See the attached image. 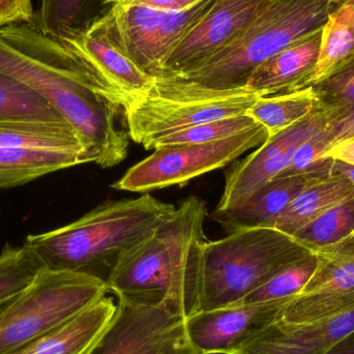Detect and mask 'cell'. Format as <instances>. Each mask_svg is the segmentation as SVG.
I'll return each instance as SVG.
<instances>
[{
    "label": "cell",
    "mask_w": 354,
    "mask_h": 354,
    "mask_svg": "<svg viewBox=\"0 0 354 354\" xmlns=\"http://www.w3.org/2000/svg\"><path fill=\"white\" fill-rule=\"evenodd\" d=\"M266 2L214 0L208 14L170 54L161 78L195 70L230 47L247 30Z\"/></svg>",
    "instance_id": "obj_12"
},
{
    "label": "cell",
    "mask_w": 354,
    "mask_h": 354,
    "mask_svg": "<svg viewBox=\"0 0 354 354\" xmlns=\"http://www.w3.org/2000/svg\"><path fill=\"white\" fill-rule=\"evenodd\" d=\"M214 0H204L192 8L174 12H162L159 32V56L162 64L183 39L208 14Z\"/></svg>",
    "instance_id": "obj_32"
},
{
    "label": "cell",
    "mask_w": 354,
    "mask_h": 354,
    "mask_svg": "<svg viewBox=\"0 0 354 354\" xmlns=\"http://www.w3.org/2000/svg\"><path fill=\"white\" fill-rule=\"evenodd\" d=\"M0 147L78 151L86 155L80 137L66 120L0 118Z\"/></svg>",
    "instance_id": "obj_20"
},
{
    "label": "cell",
    "mask_w": 354,
    "mask_h": 354,
    "mask_svg": "<svg viewBox=\"0 0 354 354\" xmlns=\"http://www.w3.org/2000/svg\"><path fill=\"white\" fill-rule=\"evenodd\" d=\"M0 73L62 114L80 137L89 163L111 168L126 159V104L64 41L27 23L0 28Z\"/></svg>",
    "instance_id": "obj_1"
},
{
    "label": "cell",
    "mask_w": 354,
    "mask_h": 354,
    "mask_svg": "<svg viewBox=\"0 0 354 354\" xmlns=\"http://www.w3.org/2000/svg\"><path fill=\"white\" fill-rule=\"evenodd\" d=\"M324 158H330V159L354 165V139L341 141L333 145L324 153Z\"/></svg>",
    "instance_id": "obj_37"
},
{
    "label": "cell",
    "mask_w": 354,
    "mask_h": 354,
    "mask_svg": "<svg viewBox=\"0 0 354 354\" xmlns=\"http://www.w3.org/2000/svg\"><path fill=\"white\" fill-rule=\"evenodd\" d=\"M104 281L86 274L43 268L0 313V354H8L105 297Z\"/></svg>",
    "instance_id": "obj_7"
},
{
    "label": "cell",
    "mask_w": 354,
    "mask_h": 354,
    "mask_svg": "<svg viewBox=\"0 0 354 354\" xmlns=\"http://www.w3.org/2000/svg\"><path fill=\"white\" fill-rule=\"evenodd\" d=\"M109 6H141L161 12H174L192 8L204 0H101Z\"/></svg>",
    "instance_id": "obj_35"
},
{
    "label": "cell",
    "mask_w": 354,
    "mask_h": 354,
    "mask_svg": "<svg viewBox=\"0 0 354 354\" xmlns=\"http://www.w3.org/2000/svg\"><path fill=\"white\" fill-rule=\"evenodd\" d=\"M255 124H257V122L248 114L212 120V122L198 124L187 130L179 131L174 134L158 139L151 145L149 149H156L158 147H168V145L212 142V141L239 134Z\"/></svg>",
    "instance_id": "obj_31"
},
{
    "label": "cell",
    "mask_w": 354,
    "mask_h": 354,
    "mask_svg": "<svg viewBox=\"0 0 354 354\" xmlns=\"http://www.w3.org/2000/svg\"><path fill=\"white\" fill-rule=\"evenodd\" d=\"M161 10L141 6H110L95 18L109 39L143 72L161 78L163 64L159 56Z\"/></svg>",
    "instance_id": "obj_16"
},
{
    "label": "cell",
    "mask_w": 354,
    "mask_h": 354,
    "mask_svg": "<svg viewBox=\"0 0 354 354\" xmlns=\"http://www.w3.org/2000/svg\"><path fill=\"white\" fill-rule=\"evenodd\" d=\"M314 253L317 266L313 276L297 297L283 306L276 320L309 324L354 307V234Z\"/></svg>",
    "instance_id": "obj_10"
},
{
    "label": "cell",
    "mask_w": 354,
    "mask_h": 354,
    "mask_svg": "<svg viewBox=\"0 0 354 354\" xmlns=\"http://www.w3.org/2000/svg\"><path fill=\"white\" fill-rule=\"evenodd\" d=\"M12 299H10V301H12ZM10 301H6V303L0 304V313H1V312L3 311V310L6 309V307H8V304L10 303Z\"/></svg>",
    "instance_id": "obj_40"
},
{
    "label": "cell",
    "mask_w": 354,
    "mask_h": 354,
    "mask_svg": "<svg viewBox=\"0 0 354 354\" xmlns=\"http://www.w3.org/2000/svg\"><path fill=\"white\" fill-rule=\"evenodd\" d=\"M207 205L187 197L145 239L122 254L106 285L120 301L179 317L197 313Z\"/></svg>",
    "instance_id": "obj_2"
},
{
    "label": "cell",
    "mask_w": 354,
    "mask_h": 354,
    "mask_svg": "<svg viewBox=\"0 0 354 354\" xmlns=\"http://www.w3.org/2000/svg\"><path fill=\"white\" fill-rule=\"evenodd\" d=\"M87 354L201 353L187 339L185 318L118 299L113 319Z\"/></svg>",
    "instance_id": "obj_9"
},
{
    "label": "cell",
    "mask_w": 354,
    "mask_h": 354,
    "mask_svg": "<svg viewBox=\"0 0 354 354\" xmlns=\"http://www.w3.org/2000/svg\"><path fill=\"white\" fill-rule=\"evenodd\" d=\"M0 118L66 120L45 97L1 73Z\"/></svg>",
    "instance_id": "obj_29"
},
{
    "label": "cell",
    "mask_w": 354,
    "mask_h": 354,
    "mask_svg": "<svg viewBox=\"0 0 354 354\" xmlns=\"http://www.w3.org/2000/svg\"><path fill=\"white\" fill-rule=\"evenodd\" d=\"M326 127L299 145L289 165L276 178L332 170L333 159L324 158L333 145Z\"/></svg>",
    "instance_id": "obj_33"
},
{
    "label": "cell",
    "mask_w": 354,
    "mask_h": 354,
    "mask_svg": "<svg viewBox=\"0 0 354 354\" xmlns=\"http://www.w3.org/2000/svg\"><path fill=\"white\" fill-rule=\"evenodd\" d=\"M316 266V254L312 251L308 252L299 259L287 264L263 285L234 305H251L295 299L313 276Z\"/></svg>",
    "instance_id": "obj_26"
},
{
    "label": "cell",
    "mask_w": 354,
    "mask_h": 354,
    "mask_svg": "<svg viewBox=\"0 0 354 354\" xmlns=\"http://www.w3.org/2000/svg\"><path fill=\"white\" fill-rule=\"evenodd\" d=\"M174 209L149 194L108 202L66 226L28 235L24 245L46 270L86 274L106 283L122 254Z\"/></svg>",
    "instance_id": "obj_3"
},
{
    "label": "cell",
    "mask_w": 354,
    "mask_h": 354,
    "mask_svg": "<svg viewBox=\"0 0 354 354\" xmlns=\"http://www.w3.org/2000/svg\"><path fill=\"white\" fill-rule=\"evenodd\" d=\"M330 174L332 170L272 179L239 207L212 212V220L228 233L243 229L274 228L277 220L299 194Z\"/></svg>",
    "instance_id": "obj_17"
},
{
    "label": "cell",
    "mask_w": 354,
    "mask_h": 354,
    "mask_svg": "<svg viewBox=\"0 0 354 354\" xmlns=\"http://www.w3.org/2000/svg\"><path fill=\"white\" fill-rule=\"evenodd\" d=\"M60 41L115 91L126 106L131 100L149 91L157 80L143 72L109 39L97 19L80 32Z\"/></svg>",
    "instance_id": "obj_14"
},
{
    "label": "cell",
    "mask_w": 354,
    "mask_h": 354,
    "mask_svg": "<svg viewBox=\"0 0 354 354\" xmlns=\"http://www.w3.org/2000/svg\"><path fill=\"white\" fill-rule=\"evenodd\" d=\"M291 299L231 305L200 311L185 319L192 346L201 354H231L277 319Z\"/></svg>",
    "instance_id": "obj_13"
},
{
    "label": "cell",
    "mask_w": 354,
    "mask_h": 354,
    "mask_svg": "<svg viewBox=\"0 0 354 354\" xmlns=\"http://www.w3.org/2000/svg\"><path fill=\"white\" fill-rule=\"evenodd\" d=\"M354 330V307L317 322L274 320L231 354H326Z\"/></svg>",
    "instance_id": "obj_15"
},
{
    "label": "cell",
    "mask_w": 354,
    "mask_h": 354,
    "mask_svg": "<svg viewBox=\"0 0 354 354\" xmlns=\"http://www.w3.org/2000/svg\"><path fill=\"white\" fill-rule=\"evenodd\" d=\"M118 305L103 297L84 311L8 354H87L115 315Z\"/></svg>",
    "instance_id": "obj_19"
},
{
    "label": "cell",
    "mask_w": 354,
    "mask_h": 354,
    "mask_svg": "<svg viewBox=\"0 0 354 354\" xmlns=\"http://www.w3.org/2000/svg\"><path fill=\"white\" fill-rule=\"evenodd\" d=\"M35 10L32 0H0V28L17 24H31Z\"/></svg>",
    "instance_id": "obj_34"
},
{
    "label": "cell",
    "mask_w": 354,
    "mask_h": 354,
    "mask_svg": "<svg viewBox=\"0 0 354 354\" xmlns=\"http://www.w3.org/2000/svg\"><path fill=\"white\" fill-rule=\"evenodd\" d=\"M354 57V0H343L322 28L317 64L301 88H309L330 76Z\"/></svg>",
    "instance_id": "obj_23"
},
{
    "label": "cell",
    "mask_w": 354,
    "mask_h": 354,
    "mask_svg": "<svg viewBox=\"0 0 354 354\" xmlns=\"http://www.w3.org/2000/svg\"><path fill=\"white\" fill-rule=\"evenodd\" d=\"M89 163L86 155L78 151L0 147V189L20 187L80 164Z\"/></svg>",
    "instance_id": "obj_22"
},
{
    "label": "cell",
    "mask_w": 354,
    "mask_h": 354,
    "mask_svg": "<svg viewBox=\"0 0 354 354\" xmlns=\"http://www.w3.org/2000/svg\"><path fill=\"white\" fill-rule=\"evenodd\" d=\"M259 95L247 88L209 89L169 79L131 100L124 108L129 137L151 149L158 139L212 120L247 114Z\"/></svg>",
    "instance_id": "obj_6"
},
{
    "label": "cell",
    "mask_w": 354,
    "mask_h": 354,
    "mask_svg": "<svg viewBox=\"0 0 354 354\" xmlns=\"http://www.w3.org/2000/svg\"><path fill=\"white\" fill-rule=\"evenodd\" d=\"M354 234V199L339 204L299 229L293 237L310 251L334 245Z\"/></svg>",
    "instance_id": "obj_27"
},
{
    "label": "cell",
    "mask_w": 354,
    "mask_h": 354,
    "mask_svg": "<svg viewBox=\"0 0 354 354\" xmlns=\"http://www.w3.org/2000/svg\"><path fill=\"white\" fill-rule=\"evenodd\" d=\"M337 6L333 0H268L230 47L195 70L160 79L218 91L245 88L250 77L266 60L324 28Z\"/></svg>",
    "instance_id": "obj_4"
},
{
    "label": "cell",
    "mask_w": 354,
    "mask_h": 354,
    "mask_svg": "<svg viewBox=\"0 0 354 354\" xmlns=\"http://www.w3.org/2000/svg\"><path fill=\"white\" fill-rule=\"evenodd\" d=\"M268 139V130L257 124L239 134L212 142L158 147L155 153L133 166L112 187L118 191L147 193L185 185L196 177L226 167Z\"/></svg>",
    "instance_id": "obj_8"
},
{
    "label": "cell",
    "mask_w": 354,
    "mask_h": 354,
    "mask_svg": "<svg viewBox=\"0 0 354 354\" xmlns=\"http://www.w3.org/2000/svg\"><path fill=\"white\" fill-rule=\"evenodd\" d=\"M354 199V185L346 177L330 174L299 194L277 220L274 228L293 236L330 208Z\"/></svg>",
    "instance_id": "obj_21"
},
{
    "label": "cell",
    "mask_w": 354,
    "mask_h": 354,
    "mask_svg": "<svg viewBox=\"0 0 354 354\" xmlns=\"http://www.w3.org/2000/svg\"><path fill=\"white\" fill-rule=\"evenodd\" d=\"M322 111L317 97L309 87L284 95L260 97L247 114L272 137Z\"/></svg>",
    "instance_id": "obj_24"
},
{
    "label": "cell",
    "mask_w": 354,
    "mask_h": 354,
    "mask_svg": "<svg viewBox=\"0 0 354 354\" xmlns=\"http://www.w3.org/2000/svg\"><path fill=\"white\" fill-rule=\"evenodd\" d=\"M326 354H354V330L341 339Z\"/></svg>",
    "instance_id": "obj_38"
},
{
    "label": "cell",
    "mask_w": 354,
    "mask_h": 354,
    "mask_svg": "<svg viewBox=\"0 0 354 354\" xmlns=\"http://www.w3.org/2000/svg\"><path fill=\"white\" fill-rule=\"evenodd\" d=\"M44 266L27 245H4L0 254V304L20 295L35 280Z\"/></svg>",
    "instance_id": "obj_28"
},
{
    "label": "cell",
    "mask_w": 354,
    "mask_h": 354,
    "mask_svg": "<svg viewBox=\"0 0 354 354\" xmlns=\"http://www.w3.org/2000/svg\"><path fill=\"white\" fill-rule=\"evenodd\" d=\"M335 120L328 111L318 112L268 140L235 164L226 174L224 191L214 212H226L245 203L256 191L276 178L290 163L295 151L307 139Z\"/></svg>",
    "instance_id": "obj_11"
},
{
    "label": "cell",
    "mask_w": 354,
    "mask_h": 354,
    "mask_svg": "<svg viewBox=\"0 0 354 354\" xmlns=\"http://www.w3.org/2000/svg\"><path fill=\"white\" fill-rule=\"evenodd\" d=\"M326 129L332 138V147L341 141L354 139V112L346 118H341L340 120L330 122Z\"/></svg>",
    "instance_id": "obj_36"
},
{
    "label": "cell",
    "mask_w": 354,
    "mask_h": 354,
    "mask_svg": "<svg viewBox=\"0 0 354 354\" xmlns=\"http://www.w3.org/2000/svg\"><path fill=\"white\" fill-rule=\"evenodd\" d=\"M332 174H338L346 177L354 185V165L333 160Z\"/></svg>",
    "instance_id": "obj_39"
},
{
    "label": "cell",
    "mask_w": 354,
    "mask_h": 354,
    "mask_svg": "<svg viewBox=\"0 0 354 354\" xmlns=\"http://www.w3.org/2000/svg\"><path fill=\"white\" fill-rule=\"evenodd\" d=\"M333 1L335 2V3H337V4H340L341 2L343 1V0H333Z\"/></svg>",
    "instance_id": "obj_41"
},
{
    "label": "cell",
    "mask_w": 354,
    "mask_h": 354,
    "mask_svg": "<svg viewBox=\"0 0 354 354\" xmlns=\"http://www.w3.org/2000/svg\"><path fill=\"white\" fill-rule=\"evenodd\" d=\"M310 252L276 228H250L206 241L198 311L234 305Z\"/></svg>",
    "instance_id": "obj_5"
},
{
    "label": "cell",
    "mask_w": 354,
    "mask_h": 354,
    "mask_svg": "<svg viewBox=\"0 0 354 354\" xmlns=\"http://www.w3.org/2000/svg\"><path fill=\"white\" fill-rule=\"evenodd\" d=\"M91 0H39L31 24L41 32L64 39L91 23Z\"/></svg>",
    "instance_id": "obj_25"
},
{
    "label": "cell",
    "mask_w": 354,
    "mask_h": 354,
    "mask_svg": "<svg viewBox=\"0 0 354 354\" xmlns=\"http://www.w3.org/2000/svg\"><path fill=\"white\" fill-rule=\"evenodd\" d=\"M322 109L334 115L333 122L354 112V57L330 76L311 87Z\"/></svg>",
    "instance_id": "obj_30"
},
{
    "label": "cell",
    "mask_w": 354,
    "mask_h": 354,
    "mask_svg": "<svg viewBox=\"0 0 354 354\" xmlns=\"http://www.w3.org/2000/svg\"><path fill=\"white\" fill-rule=\"evenodd\" d=\"M322 28L295 41L258 66L245 88L259 97L299 91L318 62Z\"/></svg>",
    "instance_id": "obj_18"
}]
</instances>
